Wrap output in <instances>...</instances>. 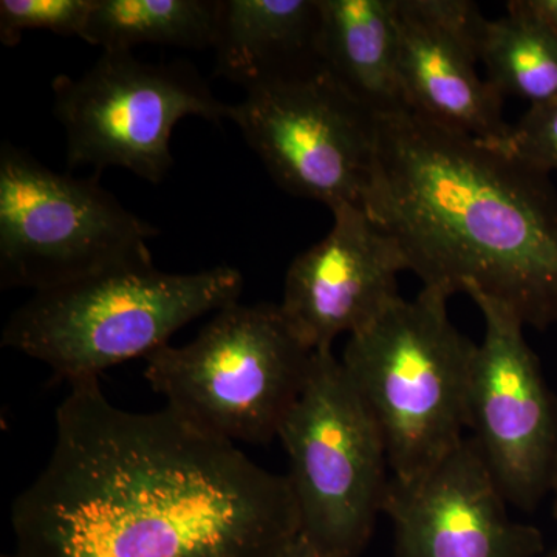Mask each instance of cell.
I'll list each match as a JSON object with an SVG mask.
<instances>
[{"label":"cell","mask_w":557,"mask_h":557,"mask_svg":"<svg viewBox=\"0 0 557 557\" xmlns=\"http://www.w3.org/2000/svg\"><path fill=\"white\" fill-rule=\"evenodd\" d=\"M534 168L549 174L557 172V100L531 106L508 137L494 146Z\"/></svg>","instance_id":"obj_19"},{"label":"cell","mask_w":557,"mask_h":557,"mask_svg":"<svg viewBox=\"0 0 557 557\" xmlns=\"http://www.w3.org/2000/svg\"><path fill=\"white\" fill-rule=\"evenodd\" d=\"M313 355L276 304L237 300L190 343L149 355L145 379L168 408L205 431L265 445L298 401Z\"/></svg>","instance_id":"obj_5"},{"label":"cell","mask_w":557,"mask_h":557,"mask_svg":"<svg viewBox=\"0 0 557 557\" xmlns=\"http://www.w3.org/2000/svg\"><path fill=\"white\" fill-rule=\"evenodd\" d=\"M249 148L274 183L333 211L361 207L376 152V115L324 69L248 90L231 104Z\"/></svg>","instance_id":"obj_9"},{"label":"cell","mask_w":557,"mask_h":557,"mask_svg":"<svg viewBox=\"0 0 557 557\" xmlns=\"http://www.w3.org/2000/svg\"><path fill=\"white\" fill-rule=\"evenodd\" d=\"M277 438L287 450L300 536L324 556H358L383 512L391 467L375 418L332 350L314 351Z\"/></svg>","instance_id":"obj_7"},{"label":"cell","mask_w":557,"mask_h":557,"mask_svg":"<svg viewBox=\"0 0 557 557\" xmlns=\"http://www.w3.org/2000/svg\"><path fill=\"white\" fill-rule=\"evenodd\" d=\"M486 21L467 0H398L399 81L410 113L497 146L511 126L478 72Z\"/></svg>","instance_id":"obj_13"},{"label":"cell","mask_w":557,"mask_h":557,"mask_svg":"<svg viewBox=\"0 0 557 557\" xmlns=\"http://www.w3.org/2000/svg\"><path fill=\"white\" fill-rule=\"evenodd\" d=\"M362 208L423 287L485 296L557 325V194L548 174L409 110L376 115Z\"/></svg>","instance_id":"obj_2"},{"label":"cell","mask_w":557,"mask_h":557,"mask_svg":"<svg viewBox=\"0 0 557 557\" xmlns=\"http://www.w3.org/2000/svg\"><path fill=\"white\" fill-rule=\"evenodd\" d=\"M95 3L97 0H2L0 40L14 47L30 30L83 39Z\"/></svg>","instance_id":"obj_18"},{"label":"cell","mask_w":557,"mask_h":557,"mask_svg":"<svg viewBox=\"0 0 557 557\" xmlns=\"http://www.w3.org/2000/svg\"><path fill=\"white\" fill-rule=\"evenodd\" d=\"M480 64L504 98L518 97L531 106L557 100V36L512 2L505 16L486 21Z\"/></svg>","instance_id":"obj_17"},{"label":"cell","mask_w":557,"mask_h":557,"mask_svg":"<svg viewBox=\"0 0 557 557\" xmlns=\"http://www.w3.org/2000/svg\"><path fill=\"white\" fill-rule=\"evenodd\" d=\"M319 0H219L215 75L258 89L322 69Z\"/></svg>","instance_id":"obj_14"},{"label":"cell","mask_w":557,"mask_h":557,"mask_svg":"<svg viewBox=\"0 0 557 557\" xmlns=\"http://www.w3.org/2000/svg\"><path fill=\"white\" fill-rule=\"evenodd\" d=\"M322 69L373 115L406 109L398 0H319Z\"/></svg>","instance_id":"obj_15"},{"label":"cell","mask_w":557,"mask_h":557,"mask_svg":"<svg viewBox=\"0 0 557 557\" xmlns=\"http://www.w3.org/2000/svg\"><path fill=\"white\" fill-rule=\"evenodd\" d=\"M244 277L231 267L189 274L153 263L104 271L33 295L3 329L2 346L73 384L168 346L194 319L237 302Z\"/></svg>","instance_id":"obj_3"},{"label":"cell","mask_w":557,"mask_h":557,"mask_svg":"<svg viewBox=\"0 0 557 557\" xmlns=\"http://www.w3.org/2000/svg\"><path fill=\"white\" fill-rule=\"evenodd\" d=\"M485 319L469 387V431L508 504L534 509L557 478V397L507 307L474 295Z\"/></svg>","instance_id":"obj_10"},{"label":"cell","mask_w":557,"mask_h":557,"mask_svg":"<svg viewBox=\"0 0 557 557\" xmlns=\"http://www.w3.org/2000/svg\"><path fill=\"white\" fill-rule=\"evenodd\" d=\"M552 494H553V515H555V519L557 522V478L555 480V485H553Z\"/></svg>","instance_id":"obj_22"},{"label":"cell","mask_w":557,"mask_h":557,"mask_svg":"<svg viewBox=\"0 0 557 557\" xmlns=\"http://www.w3.org/2000/svg\"><path fill=\"white\" fill-rule=\"evenodd\" d=\"M539 557H557V548L555 549H552V552H548V553H542L541 556Z\"/></svg>","instance_id":"obj_23"},{"label":"cell","mask_w":557,"mask_h":557,"mask_svg":"<svg viewBox=\"0 0 557 557\" xmlns=\"http://www.w3.org/2000/svg\"><path fill=\"white\" fill-rule=\"evenodd\" d=\"M327 236L293 260L285 276L282 317L310 350H332L339 335L372 325L401 296L409 271L398 242L364 208L333 209Z\"/></svg>","instance_id":"obj_11"},{"label":"cell","mask_w":557,"mask_h":557,"mask_svg":"<svg viewBox=\"0 0 557 557\" xmlns=\"http://www.w3.org/2000/svg\"><path fill=\"white\" fill-rule=\"evenodd\" d=\"M482 454L465 438L413 482L391 479L384 515L395 528L397 557H539L544 536L509 518Z\"/></svg>","instance_id":"obj_12"},{"label":"cell","mask_w":557,"mask_h":557,"mask_svg":"<svg viewBox=\"0 0 557 557\" xmlns=\"http://www.w3.org/2000/svg\"><path fill=\"white\" fill-rule=\"evenodd\" d=\"M46 468L14 500V557H282L300 534L287 475L171 408L70 384Z\"/></svg>","instance_id":"obj_1"},{"label":"cell","mask_w":557,"mask_h":557,"mask_svg":"<svg viewBox=\"0 0 557 557\" xmlns=\"http://www.w3.org/2000/svg\"><path fill=\"white\" fill-rule=\"evenodd\" d=\"M449 296L423 287L348 336L343 362L386 443L392 479L413 482L437 467L469 429L478 344L450 322Z\"/></svg>","instance_id":"obj_4"},{"label":"cell","mask_w":557,"mask_h":557,"mask_svg":"<svg viewBox=\"0 0 557 557\" xmlns=\"http://www.w3.org/2000/svg\"><path fill=\"white\" fill-rule=\"evenodd\" d=\"M159 234L98 177L51 171L25 149L0 146V284L47 292L104 271L153 263Z\"/></svg>","instance_id":"obj_6"},{"label":"cell","mask_w":557,"mask_h":557,"mask_svg":"<svg viewBox=\"0 0 557 557\" xmlns=\"http://www.w3.org/2000/svg\"><path fill=\"white\" fill-rule=\"evenodd\" d=\"M282 557H327L322 555L321 552L314 545H311L309 541H307L304 536H298L295 542H293L292 547L285 552V555Z\"/></svg>","instance_id":"obj_21"},{"label":"cell","mask_w":557,"mask_h":557,"mask_svg":"<svg viewBox=\"0 0 557 557\" xmlns=\"http://www.w3.org/2000/svg\"><path fill=\"white\" fill-rule=\"evenodd\" d=\"M219 0H97L83 40L102 51L212 49Z\"/></svg>","instance_id":"obj_16"},{"label":"cell","mask_w":557,"mask_h":557,"mask_svg":"<svg viewBox=\"0 0 557 557\" xmlns=\"http://www.w3.org/2000/svg\"><path fill=\"white\" fill-rule=\"evenodd\" d=\"M512 3L557 36V0H512Z\"/></svg>","instance_id":"obj_20"},{"label":"cell","mask_w":557,"mask_h":557,"mask_svg":"<svg viewBox=\"0 0 557 557\" xmlns=\"http://www.w3.org/2000/svg\"><path fill=\"white\" fill-rule=\"evenodd\" d=\"M51 89L69 171L121 168L153 185L174 166L171 138L180 121L230 119L231 104L189 62L152 64L132 51H102L78 78L57 76Z\"/></svg>","instance_id":"obj_8"}]
</instances>
